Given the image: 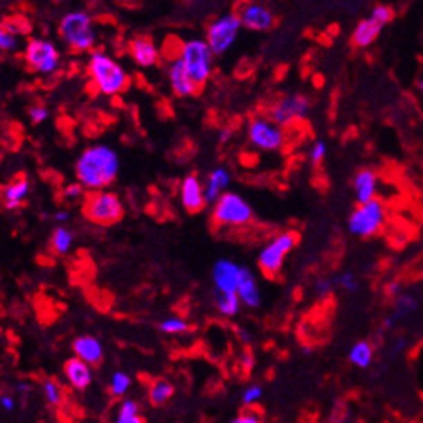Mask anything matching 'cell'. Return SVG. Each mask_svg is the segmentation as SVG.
Returning a JSON list of instances; mask_svg holds the SVG:
<instances>
[{"label":"cell","mask_w":423,"mask_h":423,"mask_svg":"<svg viewBox=\"0 0 423 423\" xmlns=\"http://www.w3.org/2000/svg\"><path fill=\"white\" fill-rule=\"evenodd\" d=\"M120 173V156L116 150L104 143L90 145L78 156L75 164L76 181L92 190H106Z\"/></svg>","instance_id":"1"},{"label":"cell","mask_w":423,"mask_h":423,"mask_svg":"<svg viewBox=\"0 0 423 423\" xmlns=\"http://www.w3.org/2000/svg\"><path fill=\"white\" fill-rule=\"evenodd\" d=\"M87 73H89L90 83L102 96L116 97L130 87V76L127 69L104 51L90 52Z\"/></svg>","instance_id":"2"},{"label":"cell","mask_w":423,"mask_h":423,"mask_svg":"<svg viewBox=\"0 0 423 423\" xmlns=\"http://www.w3.org/2000/svg\"><path fill=\"white\" fill-rule=\"evenodd\" d=\"M59 38L76 54L93 52L97 45V28L93 17L87 10H71L59 21Z\"/></svg>","instance_id":"3"},{"label":"cell","mask_w":423,"mask_h":423,"mask_svg":"<svg viewBox=\"0 0 423 423\" xmlns=\"http://www.w3.org/2000/svg\"><path fill=\"white\" fill-rule=\"evenodd\" d=\"M125 215L123 202L116 192L92 190L83 197V216L100 226H111Z\"/></svg>","instance_id":"4"},{"label":"cell","mask_w":423,"mask_h":423,"mask_svg":"<svg viewBox=\"0 0 423 423\" xmlns=\"http://www.w3.org/2000/svg\"><path fill=\"white\" fill-rule=\"evenodd\" d=\"M178 57L181 59L195 85L202 89L209 82L213 68H215V64H213L215 54H213L208 42L202 40V38H190L187 42H181L180 48H178Z\"/></svg>","instance_id":"5"},{"label":"cell","mask_w":423,"mask_h":423,"mask_svg":"<svg viewBox=\"0 0 423 423\" xmlns=\"http://www.w3.org/2000/svg\"><path fill=\"white\" fill-rule=\"evenodd\" d=\"M254 211L249 202L235 192H225L213 208V222L226 228H242L251 225Z\"/></svg>","instance_id":"6"},{"label":"cell","mask_w":423,"mask_h":423,"mask_svg":"<svg viewBox=\"0 0 423 423\" xmlns=\"http://www.w3.org/2000/svg\"><path fill=\"white\" fill-rule=\"evenodd\" d=\"M387 219L386 206L380 199L358 204L348 219V230L359 239H370L380 233Z\"/></svg>","instance_id":"7"},{"label":"cell","mask_w":423,"mask_h":423,"mask_svg":"<svg viewBox=\"0 0 423 423\" xmlns=\"http://www.w3.org/2000/svg\"><path fill=\"white\" fill-rule=\"evenodd\" d=\"M23 59L28 69L37 75H54L61 68V54L47 38H30L24 44Z\"/></svg>","instance_id":"8"},{"label":"cell","mask_w":423,"mask_h":423,"mask_svg":"<svg viewBox=\"0 0 423 423\" xmlns=\"http://www.w3.org/2000/svg\"><path fill=\"white\" fill-rule=\"evenodd\" d=\"M297 246V233L282 232L275 235L258 254V267L264 277L275 278L282 271L285 258Z\"/></svg>","instance_id":"9"},{"label":"cell","mask_w":423,"mask_h":423,"mask_svg":"<svg viewBox=\"0 0 423 423\" xmlns=\"http://www.w3.org/2000/svg\"><path fill=\"white\" fill-rule=\"evenodd\" d=\"M240 28H242V23L237 12L223 14L209 23L208 31H206V42L211 47L215 57L226 54L232 48V45L239 38Z\"/></svg>","instance_id":"10"},{"label":"cell","mask_w":423,"mask_h":423,"mask_svg":"<svg viewBox=\"0 0 423 423\" xmlns=\"http://www.w3.org/2000/svg\"><path fill=\"white\" fill-rule=\"evenodd\" d=\"M247 137L251 145L256 149L263 152H275L285 143V130L268 116H254L247 125Z\"/></svg>","instance_id":"11"},{"label":"cell","mask_w":423,"mask_h":423,"mask_svg":"<svg viewBox=\"0 0 423 423\" xmlns=\"http://www.w3.org/2000/svg\"><path fill=\"white\" fill-rule=\"evenodd\" d=\"M309 111V100L300 93H289L283 96L268 109V118L278 127L289 128L297 121L304 120Z\"/></svg>","instance_id":"12"},{"label":"cell","mask_w":423,"mask_h":423,"mask_svg":"<svg viewBox=\"0 0 423 423\" xmlns=\"http://www.w3.org/2000/svg\"><path fill=\"white\" fill-rule=\"evenodd\" d=\"M235 12L240 17L242 28L249 31L263 33V31H270L277 23L273 10L260 0H242Z\"/></svg>","instance_id":"13"},{"label":"cell","mask_w":423,"mask_h":423,"mask_svg":"<svg viewBox=\"0 0 423 423\" xmlns=\"http://www.w3.org/2000/svg\"><path fill=\"white\" fill-rule=\"evenodd\" d=\"M242 268L230 260H218L213 267V283L218 294H237Z\"/></svg>","instance_id":"14"},{"label":"cell","mask_w":423,"mask_h":423,"mask_svg":"<svg viewBox=\"0 0 423 423\" xmlns=\"http://www.w3.org/2000/svg\"><path fill=\"white\" fill-rule=\"evenodd\" d=\"M180 202L190 215L201 213L206 208L204 183L195 174H187L180 183Z\"/></svg>","instance_id":"15"},{"label":"cell","mask_w":423,"mask_h":423,"mask_svg":"<svg viewBox=\"0 0 423 423\" xmlns=\"http://www.w3.org/2000/svg\"><path fill=\"white\" fill-rule=\"evenodd\" d=\"M166 75L171 90H173V93L177 97H192L201 90L197 85H195L192 76L188 75L187 68H185L180 57L171 59L170 64H168Z\"/></svg>","instance_id":"16"},{"label":"cell","mask_w":423,"mask_h":423,"mask_svg":"<svg viewBox=\"0 0 423 423\" xmlns=\"http://www.w3.org/2000/svg\"><path fill=\"white\" fill-rule=\"evenodd\" d=\"M128 52H130L132 61L138 68H154L161 59L159 48L147 37L132 38L130 44H128Z\"/></svg>","instance_id":"17"},{"label":"cell","mask_w":423,"mask_h":423,"mask_svg":"<svg viewBox=\"0 0 423 423\" xmlns=\"http://www.w3.org/2000/svg\"><path fill=\"white\" fill-rule=\"evenodd\" d=\"M64 377L69 382V386L76 390L89 389L93 380L92 365L80 358H71L64 363Z\"/></svg>","instance_id":"18"},{"label":"cell","mask_w":423,"mask_h":423,"mask_svg":"<svg viewBox=\"0 0 423 423\" xmlns=\"http://www.w3.org/2000/svg\"><path fill=\"white\" fill-rule=\"evenodd\" d=\"M352 190H354L356 201L358 204H365V202L377 199V190H379V177L373 170L365 168L359 170L352 178Z\"/></svg>","instance_id":"19"},{"label":"cell","mask_w":423,"mask_h":423,"mask_svg":"<svg viewBox=\"0 0 423 423\" xmlns=\"http://www.w3.org/2000/svg\"><path fill=\"white\" fill-rule=\"evenodd\" d=\"M73 351H75L76 358L83 359L89 365L96 366L100 365L104 358V349L102 344L97 337L93 335H82V337H76L73 342Z\"/></svg>","instance_id":"20"},{"label":"cell","mask_w":423,"mask_h":423,"mask_svg":"<svg viewBox=\"0 0 423 423\" xmlns=\"http://www.w3.org/2000/svg\"><path fill=\"white\" fill-rule=\"evenodd\" d=\"M30 181L26 180L24 177H17L14 178L10 183H7L2 190V201H3V208L7 211H16L19 209L21 206L24 204V201L30 195Z\"/></svg>","instance_id":"21"},{"label":"cell","mask_w":423,"mask_h":423,"mask_svg":"<svg viewBox=\"0 0 423 423\" xmlns=\"http://www.w3.org/2000/svg\"><path fill=\"white\" fill-rule=\"evenodd\" d=\"M230 181H232V174L226 168H216L208 174L204 181V195L208 204H215L219 197L226 192Z\"/></svg>","instance_id":"22"},{"label":"cell","mask_w":423,"mask_h":423,"mask_svg":"<svg viewBox=\"0 0 423 423\" xmlns=\"http://www.w3.org/2000/svg\"><path fill=\"white\" fill-rule=\"evenodd\" d=\"M237 296L240 297V300H242L244 306L251 307V309H254V307H260V304H261L260 285H258V280L253 275V271L247 270V268H242V275H240Z\"/></svg>","instance_id":"23"},{"label":"cell","mask_w":423,"mask_h":423,"mask_svg":"<svg viewBox=\"0 0 423 423\" xmlns=\"http://www.w3.org/2000/svg\"><path fill=\"white\" fill-rule=\"evenodd\" d=\"M418 307V300L417 297L411 296V294L403 292L399 294V296L396 297V300H394V311L390 316H387L386 320H384V327L386 328H393L396 327L397 323H399L403 318L410 316V314H413L415 311H417Z\"/></svg>","instance_id":"24"},{"label":"cell","mask_w":423,"mask_h":423,"mask_svg":"<svg viewBox=\"0 0 423 423\" xmlns=\"http://www.w3.org/2000/svg\"><path fill=\"white\" fill-rule=\"evenodd\" d=\"M380 31H382V26H380L379 23H375L372 17L361 19L354 26V31H352V37H351L352 45L359 48L370 47V45L379 38Z\"/></svg>","instance_id":"25"},{"label":"cell","mask_w":423,"mask_h":423,"mask_svg":"<svg viewBox=\"0 0 423 423\" xmlns=\"http://www.w3.org/2000/svg\"><path fill=\"white\" fill-rule=\"evenodd\" d=\"M373 356H375L373 345L368 341H358L349 349L348 358L352 366L359 370H366L373 363Z\"/></svg>","instance_id":"26"},{"label":"cell","mask_w":423,"mask_h":423,"mask_svg":"<svg viewBox=\"0 0 423 423\" xmlns=\"http://www.w3.org/2000/svg\"><path fill=\"white\" fill-rule=\"evenodd\" d=\"M174 387L166 379H154L149 386V401L152 406H163L173 397Z\"/></svg>","instance_id":"27"},{"label":"cell","mask_w":423,"mask_h":423,"mask_svg":"<svg viewBox=\"0 0 423 423\" xmlns=\"http://www.w3.org/2000/svg\"><path fill=\"white\" fill-rule=\"evenodd\" d=\"M73 240H75V235L69 228H66L64 225H59L57 228L52 232L51 237V247L57 256H66V254L71 251L73 247Z\"/></svg>","instance_id":"28"},{"label":"cell","mask_w":423,"mask_h":423,"mask_svg":"<svg viewBox=\"0 0 423 423\" xmlns=\"http://www.w3.org/2000/svg\"><path fill=\"white\" fill-rule=\"evenodd\" d=\"M242 300L237 294H218L216 292V309L223 314V316H235L239 314Z\"/></svg>","instance_id":"29"},{"label":"cell","mask_w":423,"mask_h":423,"mask_svg":"<svg viewBox=\"0 0 423 423\" xmlns=\"http://www.w3.org/2000/svg\"><path fill=\"white\" fill-rule=\"evenodd\" d=\"M21 48L24 51L23 37L14 33V31L7 30V28L0 26V51H2L3 54H16Z\"/></svg>","instance_id":"30"},{"label":"cell","mask_w":423,"mask_h":423,"mask_svg":"<svg viewBox=\"0 0 423 423\" xmlns=\"http://www.w3.org/2000/svg\"><path fill=\"white\" fill-rule=\"evenodd\" d=\"M44 397L51 406L57 408L64 403V390L55 380H45L44 382Z\"/></svg>","instance_id":"31"},{"label":"cell","mask_w":423,"mask_h":423,"mask_svg":"<svg viewBox=\"0 0 423 423\" xmlns=\"http://www.w3.org/2000/svg\"><path fill=\"white\" fill-rule=\"evenodd\" d=\"M132 387V379L123 372H116L111 377L109 390L114 397H123Z\"/></svg>","instance_id":"32"},{"label":"cell","mask_w":423,"mask_h":423,"mask_svg":"<svg viewBox=\"0 0 423 423\" xmlns=\"http://www.w3.org/2000/svg\"><path fill=\"white\" fill-rule=\"evenodd\" d=\"M138 411H141V406L135 399H125L123 403L120 404V410H118V417L114 423H128L134 417H137Z\"/></svg>","instance_id":"33"},{"label":"cell","mask_w":423,"mask_h":423,"mask_svg":"<svg viewBox=\"0 0 423 423\" xmlns=\"http://www.w3.org/2000/svg\"><path fill=\"white\" fill-rule=\"evenodd\" d=\"M188 323L185 320H181V318H177V316H171V318H166V320H163L159 323V330L163 332V334H170V335H174V334H183V332L188 330Z\"/></svg>","instance_id":"34"},{"label":"cell","mask_w":423,"mask_h":423,"mask_svg":"<svg viewBox=\"0 0 423 423\" xmlns=\"http://www.w3.org/2000/svg\"><path fill=\"white\" fill-rule=\"evenodd\" d=\"M370 17H372L375 23H379L380 26L384 28L386 24H389L390 21L394 19V10H393V7L386 6V3H379V6L373 7L372 16H370Z\"/></svg>","instance_id":"35"},{"label":"cell","mask_w":423,"mask_h":423,"mask_svg":"<svg viewBox=\"0 0 423 423\" xmlns=\"http://www.w3.org/2000/svg\"><path fill=\"white\" fill-rule=\"evenodd\" d=\"M335 285L344 289L345 292H356L359 287V282L354 273H351V271H344V273H341L337 278H335Z\"/></svg>","instance_id":"36"},{"label":"cell","mask_w":423,"mask_h":423,"mask_svg":"<svg viewBox=\"0 0 423 423\" xmlns=\"http://www.w3.org/2000/svg\"><path fill=\"white\" fill-rule=\"evenodd\" d=\"M28 116H30V121L33 125H42L44 121L48 120V109L44 104H35L28 111Z\"/></svg>","instance_id":"37"},{"label":"cell","mask_w":423,"mask_h":423,"mask_svg":"<svg viewBox=\"0 0 423 423\" xmlns=\"http://www.w3.org/2000/svg\"><path fill=\"white\" fill-rule=\"evenodd\" d=\"M261 397H263V389H261L260 386L247 387L242 394L244 406H254V404H256Z\"/></svg>","instance_id":"38"},{"label":"cell","mask_w":423,"mask_h":423,"mask_svg":"<svg viewBox=\"0 0 423 423\" xmlns=\"http://www.w3.org/2000/svg\"><path fill=\"white\" fill-rule=\"evenodd\" d=\"M85 192L87 188L83 187L80 181H76V183H68L64 188H62V195H64L68 201H76V199L80 197H85Z\"/></svg>","instance_id":"39"},{"label":"cell","mask_w":423,"mask_h":423,"mask_svg":"<svg viewBox=\"0 0 423 423\" xmlns=\"http://www.w3.org/2000/svg\"><path fill=\"white\" fill-rule=\"evenodd\" d=\"M334 287L335 280H332V278H318V280L314 282V294H316L320 299H325L327 296H330Z\"/></svg>","instance_id":"40"},{"label":"cell","mask_w":423,"mask_h":423,"mask_svg":"<svg viewBox=\"0 0 423 423\" xmlns=\"http://www.w3.org/2000/svg\"><path fill=\"white\" fill-rule=\"evenodd\" d=\"M325 156H327V143L316 141L311 145L309 149V159L313 164H320L321 161L325 159Z\"/></svg>","instance_id":"41"},{"label":"cell","mask_w":423,"mask_h":423,"mask_svg":"<svg viewBox=\"0 0 423 423\" xmlns=\"http://www.w3.org/2000/svg\"><path fill=\"white\" fill-rule=\"evenodd\" d=\"M230 423H261V417L258 415L256 410H246L240 417H237L235 420Z\"/></svg>","instance_id":"42"},{"label":"cell","mask_w":423,"mask_h":423,"mask_svg":"<svg viewBox=\"0 0 423 423\" xmlns=\"http://www.w3.org/2000/svg\"><path fill=\"white\" fill-rule=\"evenodd\" d=\"M0 406H2L3 411H12L14 406H16V403H14V399L10 396L2 394V396H0Z\"/></svg>","instance_id":"43"},{"label":"cell","mask_w":423,"mask_h":423,"mask_svg":"<svg viewBox=\"0 0 423 423\" xmlns=\"http://www.w3.org/2000/svg\"><path fill=\"white\" fill-rule=\"evenodd\" d=\"M69 218H71V215H69L68 211H55L54 213V222L57 223V225H64V223L69 222Z\"/></svg>","instance_id":"44"},{"label":"cell","mask_w":423,"mask_h":423,"mask_svg":"<svg viewBox=\"0 0 423 423\" xmlns=\"http://www.w3.org/2000/svg\"><path fill=\"white\" fill-rule=\"evenodd\" d=\"M240 363H242V368L246 370V372H249L254 366V356L251 354V352H246V354L242 356V359H240Z\"/></svg>","instance_id":"45"},{"label":"cell","mask_w":423,"mask_h":423,"mask_svg":"<svg viewBox=\"0 0 423 423\" xmlns=\"http://www.w3.org/2000/svg\"><path fill=\"white\" fill-rule=\"evenodd\" d=\"M387 292H389V296H393L394 299H396L399 294H403V289H401V285L397 282L389 283V287H387Z\"/></svg>","instance_id":"46"},{"label":"cell","mask_w":423,"mask_h":423,"mask_svg":"<svg viewBox=\"0 0 423 423\" xmlns=\"http://www.w3.org/2000/svg\"><path fill=\"white\" fill-rule=\"evenodd\" d=\"M230 137H232V130H230V128H223V130L219 132V142H228Z\"/></svg>","instance_id":"47"},{"label":"cell","mask_w":423,"mask_h":423,"mask_svg":"<svg viewBox=\"0 0 423 423\" xmlns=\"http://www.w3.org/2000/svg\"><path fill=\"white\" fill-rule=\"evenodd\" d=\"M239 335H240V339H242V342H246V344H249V342H251V335L247 334L246 330H240V332H239Z\"/></svg>","instance_id":"48"},{"label":"cell","mask_w":423,"mask_h":423,"mask_svg":"<svg viewBox=\"0 0 423 423\" xmlns=\"http://www.w3.org/2000/svg\"><path fill=\"white\" fill-rule=\"evenodd\" d=\"M128 423H143V420H142V418L138 417V415H137V417H134V418H132V420L128 422Z\"/></svg>","instance_id":"49"},{"label":"cell","mask_w":423,"mask_h":423,"mask_svg":"<svg viewBox=\"0 0 423 423\" xmlns=\"http://www.w3.org/2000/svg\"><path fill=\"white\" fill-rule=\"evenodd\" d=\"M420 93H422V99H423V80L420 82Z\"/></svg>","instance_id":"50"},{"label":"cell","mask_w":423,"mask_h":423,"mask_svg":"<svg viewBox=\"0 0 423 423\" xmlns=\"http://www.w3.org/2000/svg\"><path fill=\"white\" fill-rule=\"evenodd\" d=\"M188 2H194V0H188Z\"/></svg>","instance_id":"51"}]
</instances>
